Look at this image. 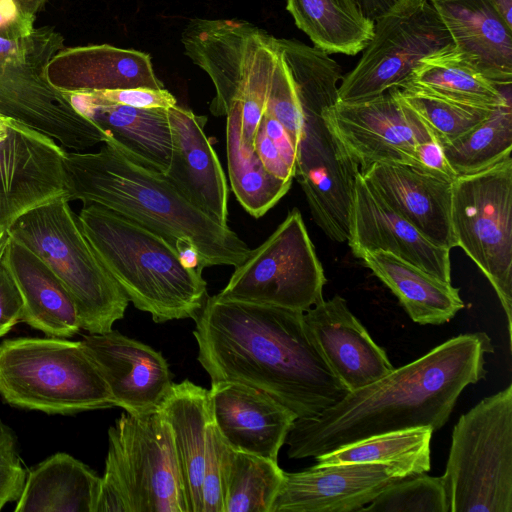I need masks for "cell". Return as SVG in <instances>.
<instances>
[{
  "instance_id": "1",
  "label": "cell",
  "mask_w": 512,
  "mask_h": 512,
  "mask_svg": "<svg viewBox=\"0 0 512 512\" xmlns=\"http://www.w3.org/2000/svg\"><path fill=\"white\" fill-rule=\"evenodd\" d=\"M197 359L211 382L233 381L312 418L349 391L318 349L303 312L208 296L193 318Z\"/></svg>"
},
{
  "instance_id": "2",
  "label": "cell",
  "mask_w": 512,
  "mask_h": 512,
  "mask_svg": "<svg viewBox=\"0 0 512 512\" xmlns=\"http://www.w3.org/2000/svg\"><path fill=\"white\" fill-rule=\"evenodd\" d=\"M485 332L454 336L425 355L360 389L316 417L296 418L286 437L291 459L316 458L362 439L448 421L462 391L484 379Z\"/></svg>"
},
{
  "instance_id": "3",
  "label": "cell",
  "mask_w": 512,
  "mask_h": 512,
  "mask_svg": "<svg viewBox=\"0 0 512 512\" xmlns=\"http://www.w3.org/2000/svg\"><path fill=\"white\" fill-rule=\"evenodd\" d=\"M64 171L69 201L104 206L162 236L178 251L193 247L202 269L236 268L250 254L228 225L191 204L163 174L134 161L109 138L96 152L66 150Z\"/></svg>"
},
{
  "instance_id": "4",
  "label": "cell",
  "mask_w": 512,
  "mask_h": 512,
  "mask_svg": "<svg viewBox=\"0 0 512 512\" xmlns=\"http://www.w3.org/2000/svg\"><path fill=\"white\" fill-rule=\"evenodd\" d=\"M81 228L129 301L156 323L194 318L208 297L202 269L186 266L162 236L98 204H84Z\"/></svg>"
},
{
  "instance_id": "5",
  "label": "cell",
  "mask_w": 512,
  "mask_h": 512,
  "mask_svg": "<svg viewBox=\"0 0 512 512\" xmlns=\"http://www.w3.org/2000/svg\"><path fill=\"white\" fill-rule=\"evenodd\" d=\"M68 203L67 196H61L33 207L7 231L62 281L76 304L81 329L105 333L124 317L129 299L99 259Z\"/></svg>"
},
{
  "instance_id": "6",
  "label": "cell",
  "mask_w": 512,
  "mask_h": 512,
  "mask_svg": "<svg viewBox=\"0 0 512 512\" xmlns=\"http://www.w3.org/2000/svg\"><path fill=\"white\" fill-rule=\"evenodd\" d=\"M0 396L11 406L50 415L113 407L82 342L51 336L0 342Z\"/></svg>"
},
{
  "instance_id": "7",
  "label": "cell",
  "mask_w": 512,
  "mask_h": 512,
  "mask_svg": "<svg viewBox=\"0 0 512 512\" xmlns=\"http://www.w3.org/2000/svg\"><path fill=\"white\" fill-rule=\"evenodd\" d=\"M95 512H188L169 424L158 410L108 430Z\"/></svg>"
},
{
  "instance_id": "8",
  "label": "cell",
  "mask_w": 512,
  "mask_h": 512,
  "mask_svg": "<svg viewBox=\"0 0 512 512\" xmlns=\"http://www.w3.org/2000/svg\"><path fill=\"white\" fill-rule=\"evenodd\" d=\"M448 512H512V384L453 427L441 476Z\"/></svg>"
},
{
  "instance_id": "9",
  "label": "cell",
  "mask_w": 512,
  "mask_h": 512,
  "mask_svg": "<svg viewBox=\"0 0 512 512\" xmlns=\"http://www.w3.org/2000/svg\"><path fill=\"white\" fill-rule=\"evenodd\" d=\"M63 48L64 37L53 26L14 40L0 37V114L81 152L109 137L49 82L47 66Z\"/></svg>"
},
{
  "instance_id": "10",
  "label": "cell",
  "mask_w": 512,
  "mask_h": 512,
  "mask_svg": "<svg viewBox=\"0 0 512 512\" xmlns=\"http://www.w3.org/2000/svg\"><path fill=\"white\" fill-rule=\"evenodd\" d=\"M452 230L457 247L476 263L504 309L512 336V158L452 184Z\"/></svg>"
},
{
  "instance_id": "11",
  "label": "cell",
  "mask_w": 512,
  "mask_h": 512,
  "mask_svg": "<svg viewBox=\"0 0 512 512\" xmlns=\"http://www.w3.org/2000/svg\"><path fill=\"white\" fill-rule=\"evenodd\" d=\"M451 44L430 0H396L374 19L373 36L342 77L337 102H364L401 87L421 59Z\"/></svg>"
},
{
  "instance_id": "12",
  "label": "cell",
  "mask_w": 512,
  "mask_h": 512,
  "mask_svg": "<svg viewBox=\"0 0 512 512\" xmlns=\"http://www.w3.org/2000/svg\"><path fill=\"white\" fill-rule=\"evenodd\" d=\"M325 283L301 213L294 208L264 243L250 251L217 295L305 312L323 300Z\"/></svg>"
},
{
  "instance_id": "13",
  "label": "cell",
  "mask_w": 512,
  "mask_h": 512,
  "mask_svg": "<svg viewBox=\"0 0 512 512\" xmlns=\"http://www.w3.org/2000/svg\"><path fill=\"white\" fill-rule=\"evenodd\" d=\"M321 115L357 161L360 172L380 162L417 168L416 146L435 139L400 98L397 87L364 102H336Z\"/></svg>"
},
{
  "instance_id": "14",
  "label": "cell",
  "mask_w": 512,
  "mask_h": 512,
  "mask_svg": "<svg viewBox=\"0 0 512 512\" xmlns=\"http://www.w3.org/2000/svg\"><path fill=\"white\" fill-rule=\"evenodd\" d=\"M295 174L316 224L333 241L349 237L359 164L329 129L321 114L303 110Z\"/></svg>"
},
{
  "instance_id": "15",
  "label": "cell",
  "mask_w": 512,
  "mask_h": 512,
  "mask_svg": "<svg viewBox=\"0 0 512 512\" xmlns=\"http://www.w3.org/2000/svg\"><path fill=\"white\" fill-rule=\"evenodd\" d=\"M64 149L51 137L0 114V228L52 199L67 196Z\"/></svg>"
},
{
  "instance_id": "16",
  "label": "cell",
  "mask_w": 512,
  "mask_h": 512,
  "mask_svg": "<svg viewBox=\"0 0 512 512\" xmlns=\"http://www.w3.org/2000/svg\"><path fill=\"white\" fill-rule=\"evenodd\" d=\"M418 475L396 463H345L285 472L271 512H361L396 481Z\"/></svg>"
},
{
  "instance_id": "17",
  "label": "cell",
  "mask_w": 512,
  "mask_h": 512,
  "mask_svg": "<svg viewBox=\"0 0 512 512\" xmlns=\"http://www.w3.org/2000/svg\"><path fill=\"white\" fill-rule=\"evenodd\" d=\"M81 342L102 374L113 406L132 416L159 410L174 384L161 352L115 330L88 333Z\"/></svg>"
},
{
  "instance_id": "18",
  "label": "cell",
  "mask_w": 512,
  "mask_h": 512,
  "mask_svg": "<svg viewBox=\"0 0 512 512\" xmlns=\"http://www.w3.org/2000/svg\"><path fill=\"white\" fill-rule=\"evenodd\" d=\"M352 254L391 253L451 283L450 250L429 241L357 175L347 240Z\"/></svg>"
},
{
  "instance_id": "19",
  "label": "cell",
  "mask_w": 512,
  "mask_h": 512,
  "mask_svg": "<svg viewBox=\"0 0 512 512\" xmlns=\"http://www.w3.org/2000/svg\"><path fill=\"white\" fill-rule=\"evenodd\" d=\"M212 420L230 448L278 461V454L297 418L270 395L252 386L211 382Z\"/></svg>"
},
{
  "instance_id": "20",
  "label": "cell",
  "mask_w": 512,
  "mask_h": 512,
  "mask_svg": "<svg viewBox=\"0 0 512 512\" xmlns=\"http://www.w3.org/2000/svg\"><path fill=\"white\" fill-rule=\"evenodd\" d=\"M303 315L318 349L349 392L393 370L385 350L371 338L340 295L323 299Z\"/></svg>"
},
{
  "instance_id": "21",
  "label": "cell",
  "mask_w": 512,
  "mask_h": 512,
  "mask_svg": "<svg viewBox=\"0 0 512 512\" xmlns=\"http://www.w3.org/2000/svg\"><path fill=\"white\" fill-rule=\"evenodd\" d=\"M172 134L170 164L164 176L194 206L228 225V187L208 139L207 118L177 104L168 108Z\"/></svg>"
},
{
  "instance_id": "22",
  "label": "cell",
  "mask_w": 512,
  "mask_h": 512,
  "mask_svg": "<svg viewBox=\"0 0 512 512\" xmlns=\"http://www.w3.org/2000/svg\"><path fill=\"white\" fill-rule=\"evenodd\" d=\"M368 185L433 244L457 247L451 223L453 182L413 166L380 162L360 172Z\"/></svg>"
},
{
  "instance_id": "23",
  "label": "cell",
  "mask_w": 512,
  "mask_h": 512,
  "mask_svg": "<svg viewBox=\"0 0 512 512\" xmlns=\"http://www.w3.org/2000/svg\"><path fill=\"white\" fill-rule=\"evenodd\" d=\"M47 76L63 93L164 89L148 54L108 44L63 48L49 62Z\"/></svg>"
},
{
  "instance_id": "24",
  "label": "cell",
  "mask_w": 512,
  "mask_h": 512,
  "mask_svg": "<svg viewBox=\"0 0 512 512\" xmlns=\"http://www.w3.org/2000/svg\"><path fill=\"white\" fill-rule=\"evenodd\" d=\"M63 94L81 115L102 129L130 158L165 174L172 152L168 109H142L112 103L93 92Z\"/></svg>"
},
{
  "instance_id": "25",
  "label": "cell",
  "mask_w": 512,
  "mask_h": 512,
  "mask_svg": "<svg viewBox=\"0 0 512 512\" xmlns=\"http://www.w3.org/2000/svg\"><path fill=\"white\" fill-rule=\"evenodd\" d=\"M452 43L500 88L512 82V29L488 0H430Z\"/></svg>"
},
{
  "instance_id": "26",
  "label": "cell",
  "mask_w": 512,
  "mask_h": 512,
  "mask_svg": "<svg viewBox=\"0 0 512 512\" xmlns=\"http://www.w3.org/2000/svg\"><path fill=\"white\" fill-rule=\"evenodd\" d=\"M2 261L22 298L21 322L51 337L70 338L81 330L71 294L36 254L9 235Z\"/></svg>"
},
{
  "instance_id": "27",
  "label": "cell",
  "mask_w": 512,
  "mask_h": 512,
  "mask_svg": "<svg viewBox=\"0 0 512 512\" xmlns=\"http://www.w3.org/2000/svg\"><path fill=\"white\" fill-rule=\"evenodd\" d=\"M159 411L171 428L188 512H203L202 485L212 422L209 391L189 379L174 383Z\"/></svg>"
},
{
  "instance_id": "28",
  "label": "cell",
  "mask_w": 512,
  "mask_h": 512,
  "mask_svg": "<svg viewBox=\"0 0 512 512\" xmlns=\"http://www.w3.org/2000/svg\"><path fill=\"white\" fill-rule=\"evenodd\" d=\"M101 477L89 466L57 452L28 472L15 512H95Z\"/></svg>"
},
{
  "instance_id": "29",
  "label": "cell",
  "mask_w": 512,
  "mask_h": 512,
  "mask_svg": "<svg viewBox=\"0 0 512 512\" xmlns=\"http://www.w3.org/2000/svg\"><path fill=\"white\" fill-rule=\"evenodd\" d=\"M358 258L391 290L415 323L440 325L464 308L458 288L391 253L366 252Z\"/></svg>"
},
{
  "instance_id": "30",
  "label": "cell",
  "mask_w": 512,
  "mask_h": 512,
  "mask_svg": "<svg viewBox=\"0 0 512 512\" xmlns=\"http://www.w3.org/2000/svg\"><path fill=\"white\" fill-rule=\"evenodd\" d=\"M403 86L480 108L496 109L511 104L510 97L469 63L453 44L421 59Z\"/></svg>"
},
{
  "instance_id": "31",
  "label": "cell",
  "mask_w": 512,
  "mask_h": 512,
  "mask_svg": "<svg viewBox=\"0 0 512 512\" xmlns=\"http://www.w3.org/2000/svg\"><path fill=\"white\" fill-rule=\"evenodd\" d=\"M296 26L327 54L356 55L373 36L374 21L358 0H286Z\"/></svg>"
},
{
  "instance_id": "32",
  "label": "cell",
  "mask_w": 512,
  "mask_h": 512,
  "mask_svg": "<svg viewBox=\"0 0 512 512\" xmlns=\"http://www.w3.org/2000/svg\"><path fill=\"white\" fill-rule=\"evenodd\" d=\"M223 512H271L283 481L278 461L230 448L217 433Z\"/></svg>"
},
{
  "instance_id": "33",
  "label": "cell",
  "mask_w": 512,
  "mask_h": 512,
  "mask_svg": "<svg viewBox=\"0 0 512 512\" xmlns=\"http://www.w3.org/2000/svg\"><path fill=\"white\" fill-rule=\"evenodd\" d=\"M226 117L227 163L232 191L250 215L260 218L288 192L292 181L270 174L256 152L244 146L239 101L230 106Z\"/></svg>"
},
{
  "instance_id": "34",
  "label": "cell",
  "mask_w": 512,
  "mask_h": 512,
  "mask_svg": "<svg viewBox=\"0 0 512 512\" xmlns=\"http://www.w3.org/2000/svg\"><path fill=\"white\" fill-rule=\"evenodd\" d=\"M430 427L387 432L351 443L315 458L314 467L345 463H396L423 474L431 467Z\"/></svg>"
},
{
  "instance_id": "35",
  "label": "cell",
  "mask_w": 512,
  "mask_h": 512,
  "mask_svg": "<svg viewBox=\"0 0 512 512\" xmlns=\"http://www.w3.org/2000/svg\"><path fill=\"white\" fill-rule=\"evenodd\" d=\"M442 148L458 176L480 172L511 156V104L494 109L484 121Z\"/></svg>"
},
{
  "instance_id": "36",
  "label": "cell",
  "mask_w": 512,
  "mask_h": 512,
  "mask_svg": "<svg viewBox=\"0 0 512 512\" xmlns=\"http://www.w3.org/2000/svg\"><path fill=\"white\" fill-rule=\"evenodd\" d=\"M397 90L400 98L422 119L441 146L471 130L494 110L460 104L410 86Z\"/></svg>"
},
{
  "instance_id": "37",
  "label": "cell",
  "mask_w": 512,
  "mask_h": 512,
  "mask_svg": "<svg viewBox=\"0 0 512 512\" xmlns=\"http://www.w3.org/2000/svg\"><path fill=\"white\" fill-rule=\"evenodd\" d=\"M361 512H448L442 479L426 473L400 479Z\"/></svg>"
},
{
  "instance_id": "38",
  "label": "cell",
  "mask_w": 512,
  "mask_h": 512,
  "mask_svg": "<svg viewBox=\"0 0 512 512\" xmlns=\"http://www.w3.org/2000/svg\"><path fill=\"white\" fill-rule=\"evenodd\" d=\"M277 58L268 88L264 113L276 119L298 146L304 113L291 72L277 43Z\"/></svg>"
},
{
  "instance_id": "39",
  "label": "cell",
  "mask_w": 512,
  "mask_h": 512,
  "mask_svg": "<svg viewBox=\"0 0 512 512\" xmlns=\"http://www.w3.org/2000/svg\"><path fill=\"white\" fill-rule=\"evenodd\" d=\"M27 471L23 467L14 431L0 419V511L16 502L24 488Z\"/></svg>"
},
{
  "instance_id": "40",
  "label": "cell",
  "mask_w": 512,
  "mask_h": 512,
  "mask_svg": "<svg viewBox=\"0 0 512 512\" xmlns=\"http://www.w3.org/2000/svg\"><path fill=\"white\" fill-rule=\"evenodd\" d=\"M91 92L106 101L142 109H168L177 104L175 97L166 89L128 88Z\"/></svg>"
},
{
  "instance_id": "41",
  "label": "cell",
  "mask_w": 512,
  "mask_h": 512,
  "mask_svg": "<svg viewBox=\"0 0 512 512\" xmlns=\"http://www.w3.org/2000/svg\"><path fill=\"white\" fill-rule=\"evenodd\" d=\"M23 302L2 259L0 261V338L21 322Z\"/></svg>"
},
{
  "instance_id": "42",
  "label": "cell",
  "mask_w": 512,
  "mask_h": 512,
  "mask_svg": "<svg viewBox=\"0 0 512 512\" xmlns=\"http://www.w3.org/2000/svg\"><path fill=\"white\" fill-rule=\"evenodd\" d=\"M417 169L435 177L454 182L458 175L448 163L443 148L437 140L419 143L416 146Z\"/></svg>"
},
{
  "instance_id": "43",
  "label": "cell",
  "mask_w": 512,
  "mask_h": 512,
  "mask_svg": "<svg viewBox=\"0 0 512 512\" xmlns=\"http://www.w3.org/2000/svg\"><path fill=\"white\" fill-rule=\"evenodd\" d=\"M253 146L263 167L270 174L284 181L293 180L295 171L287 165L279 149L261 126L258 127Z\"/></svg>"
},
{
  "instance_id": "44",
  "label": "cell",
  "mask_w": 512,
  "mask_h": 512,
  "mask_svg": "<svg viewBox=\"0 0 512 512\" xmlns=\"http://www.w3.org/2000/svg\"><path fill=\"white\" fill-rule=\"evenodd\" d=\"M35 19L23 13L15 0H0V37L18 39L30 35Z\"/></svg>"
},
{
  "instance_id": "45",
  "label": "cell",
  "mask_w": 512,
  "mask_h": 512,
  "mask_svg": "<svg viewBox=\"0 0 512 512\" xmlns=\"http://www.w3.org/2000/svg\"><path fill=\"white\" fill-rule=\"evenodd\" d=\"M259 126L275 143L287 165L295 171L297 145L293 142L287 130L276 119L265 113Z\"/></svg>"
},
{
  "instance_id": "46",
  "label": "cell",
  "mask_w": 512,
  "mask_h": 512,
  "mask_svg": "<svg viewBox=\"0 0 512 512\" xmlns=\"http://www.w3.org/2000/svg\"><path fill=\"white\" fill-rule=\"evenodd\" d=\"M506 25L512 29V0H488Z\"/></svg>"
},
{
  "instance_id": "47",
  "label": "cell",
  "mask_w": 512,
  "mask_h": 512,
  "mask_svg": "<svg viewBox=\"0 0 512 512\" xmlns=\"http://www.w3.org/2000/svg\"><path fill=\"white\" fill-rule=\"evenodd\" d=\"M24 14L35 19L37 12L47 0H15Z\"/></svg>"
},
{
  "instance_id": "48",
  "label": "cell",
  "mask_w": 512,
  "mask_h": 512,
  "mask_svg": "<svg viewBox=\"0 0 512 512\" xmlns=\"http://www.w3.org/2000/svg\"><path fill=\"white\" fill-rule=\"evenodd\" d=\"M8 240H9V234H8L7 229L0 228V261L3 257Z\"/></svg>"
}]
</instances>
